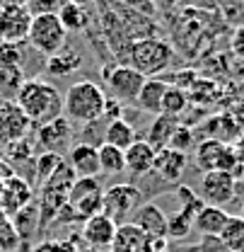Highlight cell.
<instances>
[{
    "instance_id": "6da1fadb",
    "label": "cell",
    "mask_w": 244,
    "mask_h": 252,
    "mask_svg": "<svg viewBox=\"0 0 244 252\" xmlns=\"http://www.w3.org/2000/svg\"><path fill=\"white\" fill-rule=\"evenodd\" d=\"M15 104L27 114L31 124H46L63 114V94L41 78L22 80L15 93Z\"/></svg>"
},
{
    "instance_id": "7a4b0ae2",
    "label": "cell",
    "mask_w": 244,
    "mask_h": 252,
    "mask_svg": "<svg viewBox=\"0 0 244 252\" xmlns=\"http://www.w3.org/2000/svg\"><path fill=\"white\" fill-rule=\"evenodd\" d=\"M75 172L73 167L63 160L61 165L56 167L54 175H49L41 182V191H39V211H36V228L44 230L46 225L56 223L58 214L65 209L68 204V191L75 182Z\"/></svg>"
},
{
    "instance_id": "3957f363",
    "label": "cell",
    "mask_w": 244,
    "mask_h": 252,
    "mask_svg": "<svg viewBox=\"0 0 244 252\" xmlns=\"http://www.w3.org/2000/svg\"><path fill=\"white\" fill-rule=\"evenodd\" d=\"M104 104H107L104 90L92 80H80V83H73L63 94V117L68 122L82 126L92 124L102 119Z\"/></svg>"
},
{
    "instance_id": "277c9868",
    "label": "cell",
    "mask_w": 244,
    "mask_h": 252,
    "mask_svg": "<svg viewBox=\"0 0 244 252\" xmlns=\"http://www.w3.org/2000/svg\"><path fill=\"white\" fill-rule=\"evenodd\" d=\"M172 59H174V49L169 46V41L157 39V36L136 39L128 49V65L143 73L145 78L162 75L169 68Z\"/></svg>"
},
{
    "instance_id": "5b68a950",
    "label": "cell",
    "mask_w": 244,
    "mask_h": 252,
    "mask_svg": "<svg viewBox=\"0 0 244 252\" xmlns=\"http://www.w3.org/2000/svg\"><path fill=\"white\" fill-rule=\"evenodd\" d=\"M102 194L99 177H75L68 191V204L56 220H87L90 216L102 214Z\"/></svg>"
},
{
    "instance_id": "8992f818",
    "label": "cell",
    "mask_w": 244,
    "mask_h": 252,
    "mask_svg": "<svg viewBox=\"0 0 244 252\" xmlns=\"http://www.w3.org/2000/svg\"><path fill=\"white\" fill-rule=\"evenodd\" d=\"M65 39H68V32L61 25L58 15H36V17H31L27 41L41 56H46V59L56 56L58 51L65 49Z\"/></svg>"
},
{
    "instance_id": "52a82bcc",
    "label": "cell",
    "mask_w": 244,
    "mask_h": 252,
    "mask_svg": "<svg viewBox=\"0 0 244 252\" xmlns=\"http://www.w3.org/2000/svg\"><path fill=\"white\" fill-rule=\"evenodd\" d=\"M140 189L133 185H111L109 189H104L102 194V214L109 216L116 225L128 223V216L136 214V209L140 206Z\"/></svg>"
},
{
    "instance_id": "ba28073f",
    "label": "cell",
    "mask_w": 244,
    "mask_h": 252,
    "mask_svg": "<svg viewBox=\"0 0 244 252\" xmlns=\"http://www.w3.org/2000/svg\"><path fill=\"white\" fill-rule=\"evenodd\" d=\"M143 83H145V75L138 73L136 68H131L128 63H119V65H111L104 70V85L109 90V97L121 104L136 102Z\"/></svg>"
},
{
    "instance_id": "9c48e42d",
    "label": "cell",
    "mask_w": 244,
    "mask_h": 252,
    "mask_svg": "<svg viewBox=\"0 0 244 252\" xmlns=\"http://www.w3.org/2000/svg\"><path fill=\"white\" fill-rule=\"evenodd\" d=\"M169 245L167 238H155L140 230L136 223H121L116 225L114 240L109 245V252H164Z\"/></svg>"
},
{
    "instance_id": "30bf717a",
    "label": "cell",
    "mask_w": 244,
    "mask_h": 252,
    "mask_svg": "<svg viewBox=\"0 0 244 252\" xmlns=\"http://www.w3.org/2000/svg\"><path fill=\"white\" fill-rule=\"evenodd\" d=\"M193 162L201 172H213V170H225L232 175V170L240 165L237 156H235V148L230 143H222V141H215V138H203L198 146H196V153H193Z\"/></svg>"
},
{
    "instance_id": "8fae6325",
    "label": "cell",
    "mask_w": 244,
    "mask_h": 252,
    "mask_svg": "<svg viewBox=\"0 0 244 252\" xmlns=\"http://www.w3.org/2000/svg\"><path fill=\"white\" fill-rule=\"evenodd\" d=\"M235 194H237V180L230 172H225V170L203 172L201 187H198V196L203 199V204L225 209L235 199Z\"/></svg>"
},
{
    "instance_id": "7c38bea8",
    "label": "cell",
    "mask_w": 244,
    "mask_h": 252,
    "mask_svg": "<svg viewBox=\"0 0 244 252\" xmlns=\"http://www.w3.org/2000/svg\"><path fill=\"white\" fill-rule=\"evenodd\" d=\"M31 15L25 2H2L0 5V41L22 44L27 41Z\"/></svg>"
},
{
    "instance_id": "4fadbf2b",
    "label": "cell",
    "mask_w": 244,
    "mask_h": 252,
    "mask_svg": "<svg viewBox=\"0 0 244 252\" xmlns=\"http://www.w3.org/2000/svg\"><path fill=\"white\" fill-rule=\"evenodd\" d=\"M31 199H34V187L25 177L20 175H12L2 182V191H0V211L5 216H15L20 214L25 206H29Z\"/></svg>"
},
{
    "instance_id": "5bb4252c",
    "label": "cell",
    "mask_w": 244,
    "mask_h": 252,
    "mask_svg": "<svg viewBox=\"0 0 244 252\" xmlns=\"http://www.w3.org/2000/svg\"><path fill=\"white\" fill-rule=\"evenodd\" d=\"M31 122L15 102L0 104V143H15L27 138L31 131Z\"/></svg>"
},
{
    "instance_id": "9a60e30c",
    "label": "cell",
    "mask_w": 244,
    "mask_h": 252,
    "mask_svg": "<svg viewBox=\"0 0 244 252\" xmlns=\"http://www.w3.org/2000/svg\"><path fill=\"white\" fill-rule=\"evenodd\" d=\"M114 233H116V223L104 214H97V216H90L87 220H82L80 238L90 245L92 250H109V245L114 240Z\"/></svg>"
},
{
    "instance_id": "2e32d148",
    "label": "cell",
    "mask_w": 244,
    "mask_h": 252,
    "mask_svg": "<svg viewBox=\"0 0 244 252\" xmlns=\"http://www.w3.org/2000/svg\"><path fill=\"white\" fill-rule=\"evenodd\" d=\"M70 122L65 117H56L46 124H39L36 128V143L44 148V151H54V153H61L63 146L70 143Z\"/></svg>"
},
{
    "instance_id": "e0dca14e",
    "label": "cell",
    "mask_w": 244,
    "mask_h": 252,
    "mask_svg": "<svg viewBox=\"0 0 244 252\" xmlns=\"http://www.w3.org/2000/svg\"><path fill=\"white\" fill-rule=\"evenodd\" d=\"M68 165L73 167V172L78 177H97L99 172V156H97V146L94 143H75L68 151Z\"/></svg>"
},
{
    "instance_id": "ac0fdd59",
    "label": "cell",
    "mask_w": 244,
    "mask_h": 252,
    "mask_svg": "<svg viewBox=\"0 0 244 252\" xmlns=\"http://www.w3.org/2000/svg\"><path fill=\"white\" fill-rule=\"evenodd\" d=\"M131 223H136V225H138L140 230H145L148 235L167 238V214H164L157 204H153V201L140 204V206L136 209ZM167 240H169V238H167Z\"/></svg>"
},
{
    "instance_id": "d6986e66",
    "label": "cell",
    "mask_w": 244,
    "mask_h": 252,
    "mask_svg": "<svg viewBox=\"0 0 244 252\" xmlns=\"http://www.w3.org/2000/svg\"><path fill=\"white\" fill-rule=\"evenodd\" d=\"M186 170V153L174 151V148H160L155 153L153 172L157 177L167 180V182H177Z\"/></svg>"
},
{
    "instance_id": "ffe728a7",
    "label": "cell",
    "mask_w": 244,
    "mask_h": 252,
    "mask_svg": "<svg viewBox=\"0 0 244 252\" xmlns=\"http://www.w3.org/2000/svg\"><path fill=\"white\" fill-rule=\"evenodd\" d=\"M155 151L148 141H133L126 151H123V160H126V170L133 172L136 177L150 175L155 162Z\"/></svg>"
},
{
    "instance_id": "44dd1931",
    "label": "cell",
    "mask_w": 244,
    "mask_h": 252,
    "mask_svg": "<svg viewBox=\"0 0 244 252\" xmlns=\"http://www.w3.org/2000/svg\"><path fill=\"white\" fill-rule=\"evenodd\" d=\"M167 88H169V80L162 78V75L145 78L140 93L136 97V104H138L143 112H148V114H160V109H162V97L167 93Z\"/></svg>"
},
{
    "instance_id": "7402d4cb",
    "label": "cell",
    "mask_w": 244,
    "mask_h": 252,
    "mask_svg": "<svg viewBox=\"0 0 244 252\" xmlns=\"http://www.w3.org/2000/svg\"><path fill=\"white\" fill-rule=\"evenodd\" d=\"M230 219V214L220 206H211V204H203L201 211L193 216V228L203 235V238H217L225 228V223Z\"/></svg>"
},
{
    "instance_id": "603a6c76",
    "label": "cell",
    "mask_w": 244,
    "mask_h": 252,
    "mask_svg": "<svg viewBox=\"0 0 244 252\" xmlns=\"http://www.w3.org/2000/svg\"><path fill=\"white\" fill-rule=\"evenodd\" d=\"M203 131H206V138H215V141H222V143H235L242 133L240 124L235 122V117L230 114H215L211 117L206 124H203Z\"/></svg>"
},
{
    "instance_id": "cb8c5ba5",
    "label": "cell",
    "mask_w": 244,
    "mask_h": 252,
    "mask_svg": "<svg viewBox=\"0 0 244 252\" xmlns=\"http://www.w3.org/2000/svg\"><path fill=\"white\" fill-rule=\"evenodd\" d=\"M182 124L177 117H169V114H155L153 124L148 128V143L153 146L155 151H160V148H167L169 146V138H172V133L177 131V126Z\"/></svg>"
},
{
    "instance_id": "d4e9b609",
    "label": "cell",
    "mask_w": 244,
    "mask_h": 252,
    "mask_svg": "<svg viewBox=\"0 0 244 252\" xmlns=\"http://www.w3.org/2000/svg\"><path fill=\"white\" fill-rule=\"evenodd\" d=\"M133 141H138V138H136V128L128 124L126 119H114V122H107V126H104V133H102V143H109V146H116V148L126 151Z\"/></svg>"
},
{
    "instance_id": "484cf974",
    "label": "cell",
    "mask_w": 244,
    "mask_h": 252,
    "mask_svg": "<svg viewBox=\"0 0 244 252\" xmlns=\"http://www.w3.org/2000/svg\"><path fill=\"white\" fill-rule=\"evenodd\" d=\"M58 20L65 27V32H82L87 25V17H85V10L80 2L75 0H61V7H58Z\"/></svg>"
},
{
    "instance_id": "4316f807",
    "label": "cell",
    "mask_w": 244,
    "mask_h": 252,
    "mask_svg": "<svg viewBox=\"0 0 244 252\" xmlns=\"http://www.w3.org/2000/svg\"><path fill=\"white\" fill-rule=\"evenodd\" d=\"M97 156H99V172L102 175H119L126 170V160L123 151L109 143H99L97 146Z\"/></svg>"
},
{
    "instance_id": "83f0119b",
    "label": "cell",
    "mask_w": 244,
    "mask_h": 252,
    "mask_svg": "<svg viewBox=\"0 0 244 252\" xmlns=\"http://www.w3.org/2000/svg\"><path fill=\"white\" fill-rule=\"evenodd\" d=\"M217 238L225 252H244V220L240 216H230Z\"/></svg>"
},
{
    "instance_id": "f1b7e54d",
    "label": "cell",
    "mask_w": 244,
    "mask_h": 252,
    "mask_svg": "<svg viewBox=\"0 0 244 252\" xmlns=\"http://www.w3.org/2000/svg\"><path fill=\"white\" fill-rule=\"evenodd\" d=\"M189 93L182 90V88H177V85H169L167 88V93L162 97V109H160V114H169V117H182L184 112H186V107H189Z\"/></svg>"
},
{
    "instance_id": "f546056e",
    "label": "cell",
    "mask_w": 244,
    "mask_h": 252,
    "mask_svg": "<svg viewBox=\"0 0 244 252\" xmlns=\"http://www.w3.org/2000/svg\"><path fill=\"white\" fill-rule=\"evenodd\" d=\"M193 230V216L189 211L179 209L174 216H167V238L169 240H182Z\"/></svg>"
},
{
    "instance_id": "4dcf8cb0",
    "label": "cell",
    "mask_w": 244,
    "mask_h": 252,
    "mask_svg": "<svg viewBox=\"0 0 244 252\" xmlns=\"http://www.w3.org/2000/svg\"><path fill=\"white\" fill-rule=\"evenodd\" d=\"M82 65V59H80V54H63L58 51L56 56H51L49 63H46V70L51 73V75H68V73H73V70H78Z\"/></svg>"
},
{
    "instance_id": "1f68e13d",
    "label": "cell",
    "mask_w": 244,
    "mask_h": 252,
    "mask_svg": "<svg viewBox=\"0 0 244 252\" xmlns=\"http://www.w3.org/2000/svg\"><path fill=\"white\" fill-rule=\"evenodd\" d=\"M17 245H20V235L15 230V223L0 211V252H15Z\"/></svg>"
},
{
    "instance_id": "d6a6232c",
    "label": "cell",
    "mask_w": 244,
    "mask_h": 252,
    "mask_svg": "<svg viewBox=\"0 0 244 252\" xmlns=\"http://www.w3.org/2000/svg\"><path fill=\"white\" fill-rule=\"evenodd\" d=\"M63 162V156L61 153H54V151H44V153H39L36 160H34V170H36V175H39V180L44 182L49 175H54L56 172V167Z\"/></svg>"
},
{
    "instance_id": "836d02e7",
    "label": "cell",
    "mask_w": 244,
    "mask_h": 252,
    "mask_svg": "<svg viewBox=\"0 0 244 252\" xmlns=\"http://www.w3.org/2000/svg\"><path fill=\"white\" fill-rule=\"evenodd\" d=\"M25 61L20 44H10V41H0V68H20Z\"/></svg>"
},
{
    "instance_id": "e575fe53",
    "label": "cell",
    "mask_w": 244,
    "mask_h": 252,
    "mask_svg": "<svg viewBox=\"0 0 244 252\" xmlns=\"http://www.w3.org/2000/svg\"><path fill=\"white\" fill-rule=\"evenodd\" d=\"M177 196H179V201H182V209L189 211L191 216H196V214L201 211V206H203V199L191 187H179L177 189Z\"/></svg>"
},
{
    "instance_id": "d590c367",
    "label": "cell",
    "mask_w": 244,
    "mask_h": 252,
    "mask_svg": "<svg viewBox=\"0 0 244 252\" xmlns=\"http://www.w3.org/2000/svg\"><path fill=\"white\" fill-rule=\"evenodd\" d=\"M193 146V131L189 128V126H177V131L172 133V138H169V146L167 148H174V151H182L186 153L189 148Z\"/></svg>"
},
{
    "instance_id": "8d00e7d4",
    "label": "cell",
    "mask_w": 244,
    "mask_h": 252,
    "mask_svg": "<svg viewBox=\"0 0 244 252\" xmlns=\"http://www.w3.org/2000/svg\"><path fill=\"white\" fill-rule=\"evenodd\" d=\"M25 7H27V12L31 17H36V15H56L58 7H61V0H27Z\"/></svg>"
},
{
    "instance_id": "74e56055",
    "label": "cell",
    "mask_w": 244,
    "mask_h": 252,
    "mask_svg": "<svg viewBox=\"0 0 244 252\" xmlns=\"http://www.w3.org/2000/svg\"><path fill=\"white\" fill-rule=\"evenodd\" d=\"M31 252H78L75 240H41Z\"/></svg>"
},
{
    "instance_id": "f35d334b",
    "label": "cell",
    "mask_w": 244,
    "mask_h": 252,
    "mask_svg": "<svg viewBox=\"0 0 244 252\" xmlns=\"http://www.w3.org/2000/svg\"><path fill=\"white\" fill-rule=\"evenodd\" d=\"M7 153H12V160H29L31 158V143L27 138L22 141H15V143H7Z\"/></svg>"
},
{
    "instance_id": "ab89813d",
    "label": "cell",
    "mask_w": 244,
    "mask_h": 252,
    "mask_svg": "<svg viewBox=\"0 0 244 252\" xmlns=\"http://www.w3.org/2000/svg\"><path fill=\"white\" fill-rule=\"evenodd\" d=\"M232 49H235V54L244 56V27H242V30L235 32V39H232Z\"/></svg>"
},
{
    "instance_id": "60d3db41",
    "label": "cell",
    "mask_w": 244,
    "mask_h": 252,
    "mask_svg": "<svg viewBox=\"0 0 244 252\" xmlns=\"http://www.w3.org/2000/svg\"><path fill=\"white\" fill-rule=\"evenodd\" d=\"M232 148H235V156H237V162L244 167V131L240 133V138L232 143Z\"/></svg>"
},
{
    "instance_id": "b9f144b4",
    "label": "cell",
    "mask_w": 244,
    "mask_h": 252,
    "mask_svg": "<svg viewBox=\"0 0 244 252\" xmlns=\"http://www.w3.org/2000/svg\"><path fill=\"white\" fill-rule=\"evenodd\" d=\"M12 175H15L12 165H7V160L0 158V180H7V177H12Z\"/></svg>"
},
{
    "instance_id": "7bdbcfd3",
    "label": "cell",
    "mask_w": 244,
    "mask_h": 252,
    "mask_svg": "<svg viewBox=\"0 0 244 252\" xmlns=\"http://www.w3.org/2000/svg\"><path fill=\"white\" fill-rule=\"evenodd\" d=\"M240 219L244 220V204H242V209H240Z\"/></svg>"
},
{
    "instance_id": "ee69618b",
    "label": "cell",
    "mask_w": 244,
    "mask_h": 252,
    "mask_svg": "<svg viewBox=\"0 0 244 252\" xmlns=\"http://www.w3.org/2000/svg\"><path fill=\"white\" fill-rule=\"evenodd\" d=\"M0 5H2V2H0Z\"/></svg>"
}]
</instances>
